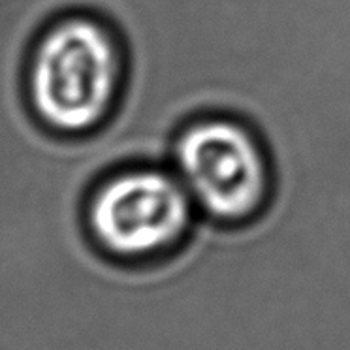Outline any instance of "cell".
<instances>
[{
  "mask_svg": "<svg viewBox=\"0 0 350 350\" xmlns=\"http://www.w3.org/2000/svg\"><path fill=\"white\" fill-rule=\"evenodd\" d=\"M126 85V51L111 25L87 14L55 21L40 34L27 68L36 119L66 136L104 129Z\"/></svg>",
  "mask_w": 350,
  "mask_h": 350,
  "instance_id": "6da1fadb",
  "label": "cell"
},
{
  "mask_svg": "<svg viewBox=\"0 0 350 350\" xmlns=\"http://www.w3.org/2000/svg\"><path fill=\"white\" fill-rule=\"evenodd\" d=\"M167 166L202 219L241 226L254 221L273 194V166L264 139L243 119L202 113L177 130Z\"/></svg>",
  "mask_w": 350,
  "mask_h": 350,
  "instance_id": "7a4b0ae2",
  "label": "cell"
},
{
  "mask_svg": "<svg viewBox=\"0 0 350 350\" xmlns=\"http://www.w3.org/2000/svg\"><path fill=\"white\" fill-rule=\"evenodd\" d=\"M87 221L109 256L151 264L189 241L200 213L167 164H132L98 185Z\"/></svg>",
  "mask_w": 350,
  "mask_h": 350,
  "instance_id": "3957f363",
  "label": "cell"
}]
</instances>
